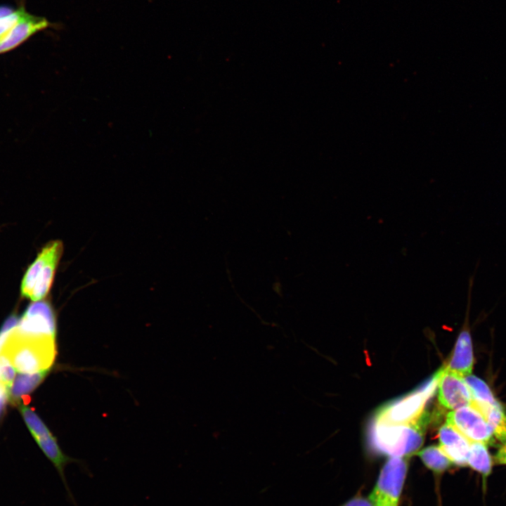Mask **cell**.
I'll return each instance as SVG.
<instances>
[{
	"label": "cell",
	"instance_id": "1",
	"mask_svg": "<svg viewBox=\"0 0 506 506\" xmlns=\"http://www.w3.org/2000/svg\"><path fill=\"white\" fill-rule=\"evenodd\" d=\"M56 338L25 333L15 325L1 353L9 359L18 372H37L51 368L56 356Z\"/></svg>",
	"mask_w": 506,
	"mask_h": 506
},
{
	"label": "cell",
	"instance_id": "2",
	"mask_svg": "<svg viewBox=\"0 0 506 506\" xmlns=\"http://www.w3.org/2000/svg\"><path fill=\"white\" fill-rule=\"evenodd\" d=\"M429 417L424 412L418 420L408 424H389L373 420L368 429L369 443L381 454L409 457L420 448Z\"/></svg>",
	"mask_w": 506,
	"mask_h": 506
},
{
	"label": "cell",
	"instance_id": "3",
	"mask_svg": "<svg viewBox=\"0 0 506 506\" xmlns=\"http://www.w3.org/2000/svg\"><path fill=\"white\" fill-rule=\"evenodd\" d=\"M63 253L60 240L47 242L28 266L20 284V294L31 302L39 301L48 297Z\"/></svg>",
	"mask_w": 506,
	"mask_h": 506
},
{
	"label": "cell",
	"instance_id": "4",
	"mask_svg": "<svg viewBox=\"0 0 506 506\" xmlns=\"http://www.w3.org/2000/svg\"><path fill=\"white\" fill-rule=\"evenodd\" d=\"M430 398L420 388L382 406L373 420L389 424H408L415 422L423 414L426 402Z\"/></svg>",
	"mask_w": 506,
	"mask_h": 506
},
{
	"label": "cell",
	"instance_id": "5",
	"mask_svg": "<svg viewBox=\"0 0 506 506\" xmlns=\"http://www.w3.org/2000/svg\"><path fill=\"white\" fill-rule=\"evenodd\" d=\"M408 457H390L382 468L369 496L374 503L389 501L398 504L408 468Z\"/></svg>",
	"mask_w": 506,
	"mask_h": 506
},
{
	"label": "cell",
	"instance_id": "6",
	"mask_svg": "<svg viewBox=\"0 0 506 506\" xmlns=\"http://www.w3.org/2000/svg\"><path fill=\"white\" fill-rule=\"evenodd\" d=\"M446 423L453 426L470 443L479 442L488 445L494 442L493 431L486 418L472 405L449 412Z\"/></svg>",
	"mask_w": 506,
	"mask_h": 506
},
{
	"label": "cell",
	"instance_id": "7",
	"mask_svg": "<svg viewBox=\"0 0 506 506\" xmlns=\"http://www.w3.org/2000/svg\"><path fill=\"white\" fill-rule=\"evenodd\" d=\"M439 379V401L445 408L455 410L472 403L471 392L464 378L446 370L440 368Z\"/></svg>",
	"mask_w": 506,
	"mask_h": 506
},
{
	"label": "cell",
	"instance_id": "8",
	"mask_svg": "<svg viewBox=\"0 0 506 506\" xmlns=\"http://www.w3.org/2000/svg\"><path fill=\"white\" fill-rule=\"evenodd\" d=\"M49 26L50 22L45 18L31 15L24 8L18 20L4 34L0 54L15 48L33 34Z\"/></svg>",
	"mask_w": 506,
	"mask_h": 506
},
{
	"label": "cell",
	"instance_id": "9",
	"mask_svg": "<svg viewBox=\"0 0 506 506\" xmlns=\"http://www.w3.org/2000/svg\"><path fill=\"white\" fill-rule=\"evenodd\" d=\"M439 447L450 462L459 467L467 465L470 442L448 424L439 430Z\"/></svg>",
	"mask_w": 506,
	"mask_h": 506
},
{
	"label": "cell",
	"instance_id": "10",
	"mask_svg": "<svg viewBox=\"0 0 506 506\" xmlns=\"http://www.w3.org/2000/svg\"><path fill=\"white\" fill-rule=\"evenodd\" d=\"M467 326L466 321L464 328L458 335L450 359L444 366L446 370L461 377L471 374L474 364L472 339Z\"/></svg>",
	"mask_w": 506,
	"mask_h": 506
},
{
	"label": "cell",
	"instance_id": "11",
	"mask_svg": "<svg viewBox=\"0 0 506 506\" xmlns=\"http://www.w3.org/2000/svg\"><path fill=\"white\" fill-rule=\"evenodd\" d=\"M51 369L28 373L19 372L8 389V398L16 402L22 396L32 392L44 381Z\"/></svg>",
	"mask_w": 506,
	"mask_h": 506
},
{
	"label": "cell",
	"instance_id": "12",
	"mask_svg": "<svg viewBox=\"0 0 506 506\" xmlns=\"http://www.w3.org/2000/svg\"><path fill=\"white\" fill-rule=\"evenodd\" d=\"M467 465L481 475L485 491L487 478L493 467V460L486 444L479 442L470 443Z\"/></svg>",
	"mask_w": 506,
	"mask_h": 506
},
{
	"label": "cell",
	"instance_id": "13",
	"mask_svg": "<svg viewBox=\"0 0 506 506\" xmlns=\"http://www.w3.org/2000/svg\"><path fill=\"white\" fill-rule=\"evenodd\" d=\"M464 378L472 396V405L476 407L495 406L499 405L489 387L481 379L474 375H468Z\"/></svg>",
	"mask_w": 506,
	"mask_h": 506
},
{
	"label": "cell",
	"instance_id": "14",
	"mask_svg": "<svg viewBox=\"0 0 506 506\" xmlns=\"http://www.w3.org/2000/svg\"><path fill=\"white\" fill-rule=\"evenodd\" d=\"M417 455L427 467L436 473L447 470L452 462L439 446H429L420 450Z\"/></svg>",
	"mask_w": 506,
	"mask_h": 506
},
{
	"label": "cell",
	"instance_id": "15",
	"mask_svg": "<svg viewBox=\"0 0 506 506\" xmlns=\"http://www.w3.org/2000/svg\"><path fill=\"white\" fill-rule=\"evenodd\" d=\"M491 427L495 439L506 443V414L500 404L486 408L481 411Z\"/></svg>",
	"mask_w": 506,
	"mask_h": 506
},
{
	"label": "cell",
	"instance_id": "16",
	"mask_svg": "<svg viewBox=\"0 0 506 506\" xmlns=\"http://www.w3.org/2000/svg\"><path fill=\"white\" fill-rule=\"evenodd\" d=\"M19 408L34 439L52 434L47 426L31 408L24 404H20Z\"/></svg>",
	"mask_w": 506,
	"mask_h": 506
},
{
	"label": "cell",
	"instance_id": "17",
	"mask_svg": "<svg viewBox=\"0 0 506 506\" xmlns=\"http://www.w3.org/2000/svg\"><path fill=\"white\" fill-rule=\"evenodd\" d=\"M16 370L9 359L3 353L0 354V384L8 389L11 387L15 377Z\"/></svg>",
	"mask_w": 506,
	"mask_h": 506
},
{
	"label": "cell",
	"instance_id": "18",
	"mask_svg": "<svg viewBox=\"0 0 506 506\" xmlns=\"http://www.w3.org/2000/svg\"><path fill=\"white\" fill-rule=\"evenodd\" d=\"M18 318L19 317L15 315L10 316L2 325L0 329V354L11 330L16 325Z\"/></svg>",
	"mask_w": 506,
	"mask_h": 506
},
{
	"label": "cell",
	"instance_id": "19",
	"mask_svg": "<svg viewBox=\"0 0 506 506\" xmlns=\"http://www.w3.org/2000/svg\"><path fill=\"white\" fill-rule=\"evenodd\" d=\"M342 506H374V504L369 498H365L361 495H356Z\"/></svg>",
	"mask_w": 506,
	"mask_h": 506
},
{
	"label": "cell",
	"instance_id": "20",
	"mask_svg": "<svg viewBox=\"0 0 506 506\" xmlns=\"http://www.w3.org/2000/svg\"><path fill=\"white\" fill-rule=\"evenodd\" d=\"M495 461L498 465H506V443L500 448L495 456Z\"/></svg>",
	"mask_w": 506,
	"mask_h": 506
},
{
	"label": "cell",
	"instance_id": "21",
	"mask_svg": "<svg viewBox=\"0 0 506 506\" xmlns=\"http://www.w3.org/2000/svg\"><path fill=\"white\" fill-rule=\"evenodd\" d=\"M7 398H8V389L0 384V414L4 409Z\"/></svg>",
	"mask_w": 506,
	"mask_h": 506
},
{
	"label": "cell",
	"instance_id": "22",
	"mask_svg": "<svg viewBox=\"0 0 506 506\" xmlns=\"http://www.w3.org/2000/svg\"><path fill=\"white\" fill-rule=\"evenodd\" d=\"M374 506H398V504L393 503L389 501H377L374 502Z\"/></svg>",
	"mask_w": 506,
	"mask_h": 506
},
{
	"label": "cell",
	"instance_id": "23",
	"mask_svg": "<svg viewBox=\"0 0 506 506\" xmlns=\"http://www.w3.org/2000/svg\"><path fill=\"white\" fill-rule=\"evenodd\" d=\"M13 11V10L7 7H0V18L10 13Z\"/></svg>",
	"mask_w": 506,
	"mask_h": 506
}]
</instances>
